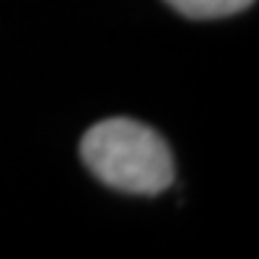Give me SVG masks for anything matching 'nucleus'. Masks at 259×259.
<instances>
[{
    "label": "nucleus",
    "instance_id": "1",
    "mask_svg": "<svg viewBox=\"0 0 259 259\" xmlns=\"http://www.w3.org/2000/svg\"><path fill=\"white\" fill-rule=\"evenodd\" d=\"M82 161L114 191L156 196L175 180V159L156 130L114 116L93 124L79 143Z\"/></svg>",
    "mask_w": 259,
    "mask_h": 259
},
{
    "label": "nucleus",
    "instance_id": "2",
    "mask_svg": "<svg viewBox=\"0 0 259 259\" xmlns=\"http://www.w3.org/2000/svg\"><path fill=\"white\" fill-rule=\"evenodd\" d=\"M164 3H169L178 14L188 19H222L241 14L254 6V0H164Z\"/></svg>",
    "mask_w": 259,
    "mask_h": 259
}]
</instances>
